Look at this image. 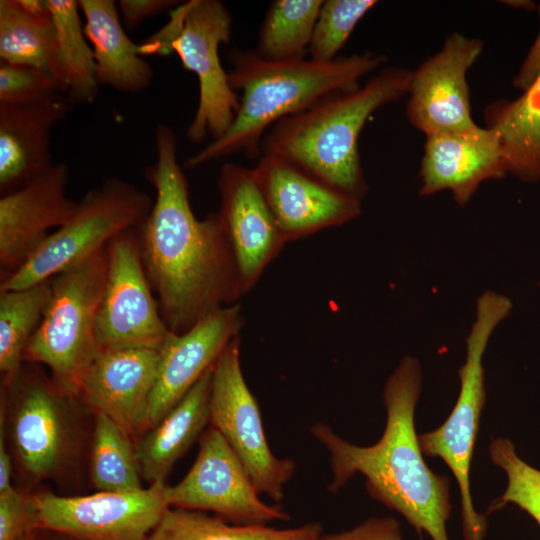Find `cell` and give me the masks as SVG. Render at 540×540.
<instances>
[{"mask_svg":"<svg viewBox=\"0 0 540 540\" xmlns=\"http://www.w3.org/2000/svg\"><path fill=\"white\" fill-rule=\"evenodd\" d=\"M155 151L145 170L155 201L137 232L162 318L172 333L182 334L210 313L238 303L244 293L219 213L200 220L192 210L176 136L165 124L156 127Z\"/></svg>","mask_w":540,"mask_h":540,"instance_id":"6da1fadb","label":"cell"},{"mask_svg":"<svg viewBox=\"0 0 540 540\" xmlns=\"http://www.w3.org/2000/svg\"><path fill=\"white\" fill-rule=\"evenodd\" d=\"M421 389L420 363L405 356L385 383L386 425L375 444H352L324 422H316L310 432L328 451L331 493L359 473L365 477L368 494L400 513L419 533H427L432 540H449L450 482L427 466L415 430Z\"/></svg>","mask_w":540,"mask_h":540,"instance_id":"7a4b0ae2","label":"cell"},{"mask_svg":"<svg viewBox=\"0 0 540 540\" xmlns=\"http://www.w3.org/2000/svg\"><path fill=\"white\" fill-rule=\"evenodd\" d=\"M228 60L229 85L241 92L239 108L229 129L188 158L187 167L196 168L237 152L260 158L262 139L274 124L327 94L357 90L359 80L384 65L387 57L366 51L330 62L305 58L269 61L254 49H232Z\"/></svg>","mask_w":540,"mask_h":540,"instance_id":"3957f363","label":"cell"},{"mask_svg":"<svg viewBox=\"0 0 540 540\" xmlns=\"http://www.w3.org/2000/svg\"><path fill=\"white\" fill-rule=\"evenodd\" d=\"M412 71L386 67L351 92L327 94L274 124L261 142L262 154H275L307 173L362 200L368 185L358 150L367 119L380 107L408 93Z\"/></svg>","mask_w":540,"mask_h":540,"instance_id":"277c9868","label":"cell"},{"mask_svg":"<svg viewBox=\"0 0 540 540\" xmlns=\"http://www.w3.org/2000/svg\"><path fill=\"white\" fill-rule=\"evenodd\" d=\"M87 412L80 397L61 391L40 364L24 362L1 381L0 426L26 484L78 481L89 447Z\"/></svg>","mask_w":540,"mask_h":540,"instance_id":"5b68a950","label":"cell"},{"mask_svg":"<svg viewBox=\"0 0 540 540\" xmlns=\"http://www.w3.org/2000/svg\"><path fill=\"white\" fill-rule=\"evenodd\" d=\"M107 247L58 273L41 323L23 362L45 366L64 393L79 396L82 381L100 351L95 326L107 277Z\"/></svg>","mask_w":540,"mask_h":540,"instance_id":"8992f818","label":"cell"},{"mask_svg":"<svg viewBox=\"0 0 540 540\" xmlns=\"http://www.w3.org/2000/svg\"><path fill=\"white\" fill-rule=\"evenodd\" d=\"M232 35V17L219 0H189L169 11L168 22L141 46V55L176 53L182 67L197 77L199 100L186 130L187 139L201 143L220 138L239 108L236 92L221 65L219 48Z\"/></svg>","mask_w":540,"mask_h":540,"instance_id":"52a82bcc","label":"cell"},{"mask_svg":"<svg viewBox=\"0 0 540 540\" xmlns=\"http://www.w3.org/2000/svg\"><path fill=\"white\" fill-rule=\"evenodd\" d=\"M512 301L495 291L483 292L476 301L475 319L466 337V358L458 370L460 391L446 421L418 436L421 451L444 461L457 480L466 540H483L486 519L476 512L470 490V466L481 412L486 401L483 356L489 340L512 311Z\"/></svg>","mask_w":540,"mask_h":540,"instance_id":"ba28073f","label":"cell"},{"mask_svg":"<svg viewBox=\"0 0 540 540\" xmlns=\"http://www.w3.org/2000/svg\"><path fill=\"white\" fill-rule=\"evenodd\" d=\"M152 199L136 185L112 177L78 201L73 216L52 231L42 246L15 273L1 280L0 291L46 281L101 251L121 232L139 227Z\"/></svg>","mask_w":540,"mask_h":540,"instance_id":"9c48e42d","label":"cell"},{"mask_svg":"<svg viewBox=\"0 0 540 540\" xmlns=\"http://www.w3.org/2000/svg\"><path fill=\"white\" fill-rule=\"evenodd\" d=\"M240 344V336L231 340L213 367L210 423L239 457L259 494L279 502L296 465L270 449L258 402L243 376Z\"/></svg>","mask_w":540,"mask_h":540,"instance_id":"30bf717a","label":"cell"},{"mask_svg":"<svg viewBox=\"0 0 540 540\" xmlns=\"http://www.w3.org/2000/svg\"><path fill=\"white\" fill-rule=\"evenodd\" d=\"M166 484L90 495L29 493L39 530L69 540H147L169 507Z\"/></svg>","mask_w":540,"mask_h":540,"instance_id":"8fae6325","label":"cell"},{"mask_svg":"<svg viewBox=\"0 0 540 540\" xmlns=\"http://www.w3.org/2000/svg\"><path fill=\"white\" fill-rule=\"evenodd\" d=\"M239 457L214 427L204 431L198 454L177 484L165 486L169 507L213 512L223 520L242 526L288 521L287 512L260 499Z\"/></svg>","mask_w":540,"mask_h":540,"instance_id":"7c38bea8","label":"cell"},{"mask_svg":"<svg viewBox=\"0 0 540 540\" xmlns=\"http://www.w3.org/2000/svg\"><path fill=\"white\" fill-rule=\"evenodd\" d=\"M107 259L106 284L95 326L99 348L159 351L171 331L143 266L137 228L125 230L109 242Z\"/></svg>","mask_w":540,"mask_h":540,"instance_id":"4fadbf2b","label":"cell"},{"mask_svg":"<svg viewBox=\"0 0 540 540\" xmlns=\"http://www.w3.org/2000/svg\"><path fill=\"white\" fill-rule=\"evenodd\" d=\"M253 172L285 242L344 225L361 200L339 191L275 154H262Z\"/></svg>","mask_w":540,"mask_h":540,"instance_id":"5bb4252c","label":"cell"},{"mask_svg":"<svg viewBox=\"0 0 540 540\" xmlns=\"http://www.w3.org/2000/svg\"><path fill=\"white\" fill-rule=\"evenodd\" d=\"M482 50L480 39L452 33L439 52L412 71L406 115L415 128L427 136L477 125L471 116L466 74Z\"/></svg>","mask_w":540,"mask_h":540,"instance_id":"9a60e30c","label":"cell"},{"mask_svg":"<svg viewBox=\"0 0 540 540\" xmlns=\"http://www.w3.org/2000/svg\"><path fill=\"white\" fill-rule=\"evenodd\" d=\"M244 324L241 304L222 307L182 334L170 333L159 350L155 384L138 437L156 425L212 368Z\"/></svg>","mask_w":540,"mask_h":540,"instance_id":"2e32d148","label":"cell"},{"mask_svg":"<svg viewBox=\"0 0 540 540\" xmlns=\"http://www.w3.org/2000/svg\"><path fill=\"white\" fill-rule=\"evenodd\" d=\"M69 168L54 163L0 198V279L19 270L42 246L51 229L64 225L78 202L67 197Z\"/></svg>","mask_w":540,"mask_h":540,"instance_id":"e0dca14e","label":"cell"},{"mask_svg":"<svg viewBox=\"0 0 540 540\" xmlns=\"http://www.w3.org/2000/svg\"><path fill=\"white\" fill-rule=\"evenodd\" d=\"M219 215L246 295L286 243L253 169L225 163L218 176Z\"/></svg>","mask_w":540,"mask_h":540,"instance_id":"ac0fdd59","label":"cell"},{"mask_svg":"<svg viewBox=\"0 0 540 540\" xmlns=\"http://www.w3.org/2000/svg\"><path fill=\"white\" fill-rule=\"evenodd\" d=\"M499 137L478 125L465 131L426 136L419 177L421 196L448 190L465 206L481 183L507 175Z\"/></svg>","mask_w":540,"mask_h":540,"instance_id":"d6986e66","label":"cell"},{"mask_svg":"<svg viewBox=\"0 0 540 540\" xmlns=\"http://www.w3.org/2000/svg\"><path fill=\"white\" fill-rule=\"evenodd\" d=\"M159 351L100 349L81 384L79 397L91 412H102L135 440L155 384Z\"/></svg>","mask_w":540,"mask_h":540,"instance_id":"ffe728a7","label":"cell"},{"mask_svg":"<svg viewBox=\"0 0 540 540\" xmlns=\"http://www.w3.org/2000/svg\"><path fill=\"white\" fill-rule=\"evenodd\" d=\"M71 104L62 94L28 105L0 104V195L11 193L54 163L50 132Z\"/></svg>","mask_w":540,"mask_h":540,"instance_id":"44dd1931","label":"cell"},{"mask_svg":"<svg viewBox=\"0 0 540 540\" xmlns=\"http://www.w3.org/2000/svg\"><path fill=\"white\" fill-rule=\"evenodd\" d=\"M213 367L156 425L137 438L135 448L140 471L149 485L166 484L173 466L200 439L210 423Z\"/></svg>","mask_w":540,"mask_h":540,"instance_id":"7402d4cb","label":"cell"},{"mask_svg":"<svg viewBox=\"0 0 540 540\" xmlns=\"http://www.w3.org/2000/svg\"><path fill=\"white\" fill-rule=\"evenodd\" d=\"M84 15V33L89 41L99 86L122 93H138L153 79L151 65L141 55L122 24L113 0H79Z\"/></svg>","mask_w":540,"mask_h":540,"instance_id":"603a6c76","label":"cell"},{"mask_svg":"<svg viewBox=\"0 0 540 540\" xmlns=\"http://www.w3.org/2000/svg\"><path fill=\"white\" fill-rule=\"evenodd\" d=\"M484 118L499 137L508 173L524 182L540 180V76L519 98L491 103Z\"/></svg>","mask_w":540,"mask_h":540,"instance_id":"cb8c5ba5","label":"cell"},{"mask_svg":"<svg viewBox=\"0 0 540 540\" xmlns=\"http://www.w3.org/2000/svg\"><path fill=\"white\" fill-rule=\"evenodd\" d=\"M0 58L56 76V34L48 0H0Z\"/></svg>","mask_w":540,"mask_h":540,"instance_id":"d4e9b609","label":"cell"},{"mask_svg":"<svg viewBox=\"0 0 540 540\" xmlns=\"http://www.w3.org/2000/svg\"><path fill=\"white\" fill-rule=\"evenodd\" d=\"M56 34V77L71 106L92 103L99 90L91 45L86 41L79 1L48 0Z\"/></svg>","mask_w":540,"mask_h":540,"instance_id":"484cf974","label":"cell"},{"mask_svg":"<svg viewBox=\"0 0 540 540\" xmlns=\"http://www.w3.org/2000/svg\"><path fill=\"white\" fill-rule=\"evenodd\" d=\"M322 534L317 522L288 529L242 526L202 511L168 507L147 540H319Z\"/></svg>","mask_w":540,"mask_h":540,"instance_id":"4316f807","label":"cell"},{"mask_svg":"<svg viewBox=\"0 0 540 540\" xmlns=\"http://www.w3.org/2000/svg\"><path fill=\"white\" fill-rule=\"evenodd\" d=\"M88 474L99 492H127L144 488L135 438L102 412H92Z\"/></svg>","mask_w":540,"mask_h":540,"instance_id":"83f0119b","label":"cell"},{"mask_svg":"<svg viewBox=\"0 0 540 540\" xmlns=\"http://www.w3.org/2000/svg\"><path fill=\"white\" fill-rule=\"evenodd\" d=\"M51 297V280L0 291V372L12 378L23 365L24 350L42 321Z\"/></svg>","mask_w":540,"mask_h":540,"instance_id":"f1b7e54d","label":"cell"},{"mask_svg":"<svg viewBox=\"0 0 540 540\" xmlns=\"http://www.w3.org/2000/svg\"><path fill=\"white\" fill-rule=\"evenodd\" d=\"M323 0H275L259 29L254 51L269 61L303 59L308 55Z\"/></svg>","mask_w":540,"mask_h":540,"instance_id":"f546056e","label":"cell"},{"mask_svg":"<svg viewBox=\"0 0 540 540\" xmlns=\"http://www.w3.org/2000/svg\"><path fill=\"white\" fill-rule=\"evenodd\" d=\"M376 0H323L308 49L309 59L335 60L358 22Z\"/></svg>","mask_w":540,"mask_h":540,"instance_id":"4dcf8cb0","label":"cell"},{"mask_svg":"<svg viewBox=\"0 0 540 540\" xmlns=\"http://www.w3.org/2000/svg\"><path fill=\"white\" fill-rule=\"evenodd\" d=\"M490 459L507 475V487L493 503V509L512 503L527 512L540 525V470L523 461L508 438L493 439Z\"/></svg>","mask_w":540,"mask_h":540,"instance_id":"1f68e13d","label":"cell"},{"mask_svg":"<svg viewBox=\"0 0 540 540\" xmlns=\"http://www.w3.org/2000/svg\"><path fill=\"white\" fill-rule=\"evenodd\" d=\"M65 93L51 72L28 65L1 62L0 104L28 105Z\"/></svg>","mask_w":540,"mask_h":540,"instance_id":"d6a6232c","label":"cell"},{"mask_svg":"<svg viewBox=\"0 0 540 540\" xmlns=\"http://www.w3.org/2000/svg\"><path fill=\"white\" fill-rule=\"evenodd\" d=\"M36 531L38 517L29 493L14 488L0 494V540H23Z\"/></svg>","mask_w":540,"mask_h":540,"instance_id":"836d02e7","label":"cell"},{"mask_svg":"<svg viewBox=\"0 0 540 540\" xmlns=\"http://www.w3.org/2000/svg\"><path fill=\"white\" fill-rule=\"evenodd\" d=\"M319 540H403L400 524L393 517L370 518L356 527L322 534Z\"/></svg>","mask_w":540,"mask_h":540,"instance_id":"e575fe53","label":"cell"},{"mask_svg":"<svg viewBox=\"0 0 540 540\" xmlns=\"http://www.w3.org/2000/svg\"><path fill=\"white\" fill-rule=\"evenodd\" d=\"M181 2L175 0H120L118 8L125 30H134L142 21L165 11H171Z\"/></svg>","mask_w":540,"mask_h":540,"instance_id":"d590c367","label":"cell"},{"mask_svg":"<svg viewBox=\"0 0 540 540\" xmlns=\"http://www.w3.org/2000/svg\"><path fill=\"white\" fill-rule=\"evenodd\" d=\"M540 16V5H539ZM540 76V29L533 45L531 46L525 60L523 61L519 73L513 80V85L525 91Z\"/></svg>","mask_w":540,"mask_h":540,"instance_id":"8d00e7d4","label":"cell"},{"mask_svg":"<svg viewBox=\"0 0 540 540\" xmlns=\"http://www.w3.org/2000/svg\"><path fill=\"white\" fill-rule=\"evenodd\" d=\"M13 459L6 442L3 428L0 426V494L7 493L15 487L12 484Z\"/></svg>","mask_w":540,"mask_h":540,"instance_id":"74e56055","label":"cell"},{"mask_svg":"<svg viewBox=\"0 0 540 540\" xmlns=\"http://www.w3.org/2000/svg\"><path fill=\"white\" fill-rule=\"evenodd\" d=\"M37 540H69V539L53 532L40 530L37 536Z\"/></svg>","mask_w":540,"mask_h":540,"instance_id":"f35d334b","label":"cell"},{"mask_svg":"<svg viewBox=\"0 0 540 540\" xmlns=\"http://www.w3.org/2000/svg\"><path fill=\"white\" fill-rule=\"evenodd\" d=\"M39 531L28 534L23 540H37Z\"/></svg>","mask_w":540,"mask_h":540,"instance_id":"ab89813d","label":"cell"},{"mask_svg":"<svg viewBox=\"0 0 540 540\" xmlns=\"http://www.w3.org/2000/svg\"><path fill=\"white\" fill-rule=\"evenodd\" d=\"M539 286H540V284H539Z\"/></svg>","mask_w":540,"mask_h":540,"instance_id":"60d3db41","label":"cell"}]
</instances>
